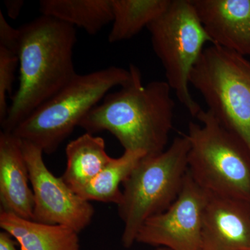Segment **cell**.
Returning <instances> with one entry per match:
<instances>
[{"label": "cell", "instance_id": "21", "mask_svg": "<svg viewBox=\"0 0 250 250\" xmlns=\"http://www.w3.org/2000/svg\"><path fill=\"white\" fill-rule=\"evenodd\" d=\"M13 237L4 231L0 232V250H18Z\"/></svg>", "mask_w": 250, "mask_h": 250}, {"label": "cell", "instance_id": "1", "mask_svg": "<svg viewBox=\"0 0 250 250\" xmlns=\"http://www.w3.org/2000/svg\"><path fill=\"white\" fill-rule=\"evenodd\" d=\"M129 70V82L108 93L79 126L91 134L108 131L125 151L157 155L166 150L173 126L175 103L172 89L166 81L143 84L138 67L130 64Z\"/></svg>", "mask_w": 250, "mask_h": 250}, {"label": "cell", "instance_id": "8", "mask_svg": "<svg viewBox=\"0 0 250 250\" xmlns=\"http://www.w3.org/2000/svg\"><path fill=\"white\" fill-rule=\"evenodd\" d=\"M22 149L29 170L34 197L32 220L47 225L68 227L77 233L91 223L93 206L79 196L47 168L43 152L35 145L22 141Z\"/></svg>", "mask_w": 250, "mask_h": 250}, {"label": "cell", "instance_id": "16", "mask_svg": "<svg viewBox=\"0 0 250 250\" xmlns=\"http://www.w3.org/2000/svg\"><path fill=\"white\" fill-rule=\"evenodd\" d=\"M172 0H112L113 21L108 42L129 40L160 16Z\"/></svg>", "mask_w": 250, "mask_h": 250}, {"label": "cell", "instance_id": "3", "mask_svg": "<svg viewBox=\"0 0 250 250\" xmlns=\"http://www.w3.org/2000/svg\"><path fill=\"white\" fill-rule=\"evenodd\" d=\"M131 77L129 69L116 66L84 75L77 74L21 122L11 134L35 145L45 154H53L112 88L126 84Z\"/></svg>", "mask_w": 250, "mask_h": 250}, {"label": "cell", "instance_id": "2", "mask_svg": "<svg viewBox=\"0 0 250 250\" xmlns=\"http://www.w3.org/2000/svg\"><path fill=\"white\" fill-rule=\"evenodd\" d=\"M19 29V85L1 125L6 133H12L77 74L73 62L77 42L73 26L42 15Z\"/></svg>", "mask_w": 250, "mask_h": 250}, {"label": "cell", "instance_id": "17", "mask_svg": "<svg viewBox=\"0 0 250 250\" xmlns=\"http://www.w3.org/2000/svg\"><path fill=\"white\" fill-rule=\"evenodd\" d=\"M145 156L146 154L141 151H125L120 157L112 158L100 174L77 195L85 201L118 205L123 195L120 186Z\"/></svg>", "mask_w": 250, "mask_h": 250}, {"label": "cell", "instance_id": "20", "mask_svg": "<svg viewBox=\"0 0 250 250\" xmlns=\"http://www.w3.org/2000/svg\"><path fill=\"white\" fill-rule=\"evenodd\" d=\"M24 1L22 0H6L4 5L6 6L8 16L12 19H16L21 14Z\"/></svg>", "mask_w": 250, "mask_h": 250}, {"label": "cell", "instance_id": "7", "mask_svg": "<svg viewBox=\"0 0 250 250\" xmlns=\"http://www.w3.org/2000/svg\"><path fill=\"white\" fill-rule=\"evenodd\" d=\"M152 48L162 64L166 82L192 116L202 108L190 93V75L207 42L204 29L191 0H172L167 9L147 27Z\"/></svg>", "mask_w": 250, "mask_h": 250}, {"label": "cell", "instance_id": "14", "mask_svg": "<svg viewBox=\"0 0 250 250\" xmlns=\"http://www.w3.org/2000/svg\"><path fill=\"white\" fill-rule=\"evenodd\" d=\"M67 166L62 178L75 193L86 187L107 165L112 157L103 138L85 132L65 148Z\"/></svg>", "mask_w": 250, "mask_h": 250}, {"label": "cell", "instance_id": "13", "mask_svg": "<svg viewBox=\"0 0 250 250\" xmlns=\"http://www.w3.org/2000/svg\"><path fill=\"white\" fill-rule=\"evenodd\" d=\"M0 228L21 250H81L79 233L68 227L47 225L0 211Z\"/></svg>", "mask_w": 250, "mask_h": 250}, {"label": "cell", "instance_id": "5", "mask_svg": "<svg viewBox=\"0 0 250 250\" xmlns=\"http://www.w3.org/2000/svg\"><path fill=\"white\" fill-rule=\"evenodd\" d=\"M190 122L189 174L210 195L250 203V150L243 140L220 124L208 110Z\"/></svg>", "mask_w": 250, "mask_h": 250}, {"label": "cell", "instance_id": "4", "mask_svg": "<svg viewBox=\"0 0 250 250\" xmlns=\"http://www.w3.org/2000/svg\"><path fill=\"white\" fill-rule=\"evenodd\" d=\"M190 143L187 135L174 138L161 154L145 156L123 183L118 215L124 225L122 243L130 248L152 217L166 211L178 198L188 173Z\"/></svg>", "mask_w": 250, "mask_h": 250}, {"label": "cell", "instance_id": "9", "mask_svg": "<svg viewBox=\"0 0 250 250\" xmlns=\"http://www.w3.org/2000/svg\"><path fill=\"white\" fill-rule=\"evenodd\" d=\"M208 194L188 171L178 198L166 211L148 219L137 243L170 250H202L204 214Z\"/></svg>", "mask_w": 250, "mask_h": 250}, {"label": "cell", "instance_id": "10", "mask_svg": "<svg viewBox=\"0 0 250 250\" xmlns=\"http://www.w3.org/2000/svg\"><path fill=\"white\" fill-rule=\"evenodd\" d=\"M202 250H250V203L208 194Z\"/></svg>", "mask_w": 250, "mask_h": 250}, {"label": "cell", "instance_id": "11", "mask_svg": "<svg viewBox=\"0 0 250 250\" xmlns=\"http://www.w3.org/2000/svg\"><path fill=\"white\" fill-rule=\"evenodd\" d=\"M211 44L250 56V0H191Z\"/></svg>", "mask_w": 250, "mask_h": 250}, {"label": "cell", "instance_id": "6", "mask_svg": "<svg viewBox=\"0 0 250 250\" xmlns=\"http://www.w3.org/2000/svg\"><path fill=\"white\" fill-rule=\"evenodd\" d=\"M208 111L250 150V62L220 46L204 49L190 75Z\"/></svg>", "mask_w": 250, "mask_h": 250}, {"label": "cell", "instance_id": "12", "mask_svg": "<svg viewBox=\"0 0 250 250\" xmlns=\"http://www.w3.org/2000/svg\"><path fill=\"white\" fill-rule=\"evenodd\" d=\"M21 140L0 133V211L31 220L34 197Z\"/></svg>", "mask_w": 250, "mask_h": 250}, {"label": "cell", "instance_id": "19", "mask_svg": "<svg viewBox=\"0 0 250 250\" xmlns=\"http://www.w3.org/2000/svg\"><path fill=\"white\" fill-rule=\"evenodd\" d=\"M20 35V29L11 27L0 11V46L17 54Z\"/></svg>", "mask_w": 250, "mask_h": 250}, {"label": "cell", "instance_id": "18", "mask_svg": "<svg viewBox=\"0 0 250 250\" xmlns=\"http://www.w3.org/2000/svg\"><path fill=\"white\" fill-rule=\"evenodd\" d=\"M19 59L17 54L0 46V123H4L7 116V94L11 93L15 73Z\"/></svg>", "mask_w": 250, "mask_h": 250}, {"label": "cell", "instance_id": "22", "mask_svg": "<svg viewBox=\"0 0 250 250\" xmlns=\"http://www.w3.org/2000/svg\"><path fill=\"white\" fill-rule=\"evenodd\" d=\"M155 250H170L167 249V248H164V247H159V248H156Z\"/></svg>", "mask_w": 250, "mask_h": 250}, {"label": "cell", "instance_id": "15", "mask_svg": "<svg viewBox=\"0 0 250 250\" xmlns=\"http://www.w3.org/2000/svg\"><path fill=\"white\" fill-rule=\"evenodd\" d=\"M42 16L82 28L95 35L113 21L112 0H42Z\"/></svg>", "mask_w": 250, "mask_h": 250}]
</instances>
